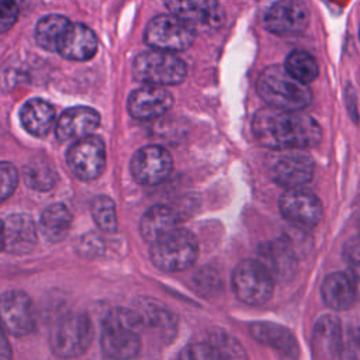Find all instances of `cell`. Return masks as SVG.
Wrapping results in <instances>:
<instances>
[{"label": "cell", "mask_w": 360, "mask_h": 360, "mask_svg": "<svg viewBox=\"0 0 360 360\" xmlns=\"http://www.w3.org/2000/svg\"><path fill=\"white\" fill-rule=\"evenodd\" d=\"M11 350L6 338V330L0 326V360H10Z\"/></svg>", "instance_id": "obj_37"}, {"label": "cell", "mask_w": 360, "mask_h": 360, "mask_svg": "<svg viewBox=\"0 0 360 360\" xmlns=\"http://www.w3.org/2000/svg\"><path fill=\"white\" fill-rule=\"evenodd\" d=\"M359 231H360V219H359Z\"/></svg>", "instance_id": "obj_40"}, {"label": "cell", "mask_w": 360, "mask_h": 360, "mask_svg": "<svg viewBox=\"0 0 360 360\" xmlns=\"http://www.w3.org/2000/svg\"><path fill=\"white\" fill-rule=\"evenodd\" d=\"M179 360H226L214 343H191L180 353Z\"/></svg>", "instance_id": "obj_32"}, {"label": "cell", "mask_w": 360, "mask_h": 360, "mask_svg": "<svg viewBox=\"0 0 360 360\" xmlns=\"http://www.w3.org/2000/svg\"><path fill=\"white\" fill-rule=\"evenodd\" d=\"M100 124V115L94 108L76 105L65 110L58 118L55 132L60 141H77L91 135Z\"/></svg>", "instance_id": "obj_19"}, {"label": "cell", "mask_w": 360, "mask_h": 360, "mask_svg": "<svg viewBox=\"0 0 360 360\" xmlns=\"http://www.w3.org/2000/svg\"><path fill=\"white\" fill-rule=\"evenodd\" d=\"M198 256L195 236L183 228H177L152 243L150 260L163 271H181L188 269Z\"/></svg>", "instance_id": "obj_5"}, {"label": "cell", "mask_w": 360, "mask_h": 360, "mask_svg": "<svg viewBox=\"0 0 360 360\" xmlns=\"http://www.w3.org/2000/svg\"><path fill=\"white\" fill-rule=\"evenodd\" d=\"M129 167L135 181L143 186H155L169 177L173 169V159L165 148L148 145L136 150Z\"/></svg>", "instance_id": "obj_13"}, {"label": "cell", "mask_w": 360, "mask_h": 360, "mask_svg": "<svg viewBox=\"0 0 360 360\" xmlns=\"http://www.w3.org/2000/svg\"><path fill=\"white\" fill-rule=\"evenodd\" d=\"M135 311L138 312L142 325L160 330H167L173 326L172 314L163 305L155 302L153 300L139 301V305Z\"/></svg>", "instance_id": "obj_29"}, {"label": "cell", "mask_w": 360, "mask_h": 360, "mask_svg": "<svg viewBox=\"0 0 360 360\" xmlns=\"http://www.w3.org/2000/svg\"><path fill=\"white\" fill-rule=\"evenodd\" d=\"M263 21L276 35H294L308 27L309 10L302 0H276L267 8Z\"/></svg>", "instance_id": "obj_14"}, {"label": "cell", "mask_w": 360, "mask_h": 360, "mask_svg": "<svg viewBox=\"0 0 360 360\" xmlns=\"http://www.w3.org/2000/svg\"><path fill=\"white\" fill-rule=\"evenodd\" d=\"M177 228L179 217L174 210L166 205H155L149 208L139 222L142 238L150 243L159 240Z\"/></svg>", "instance_id": "obj_24"}, {"label": "cell", "mask_w": 360, "mask_h": 360, "mask_svg": "<svg viewBox=\"0 0 360 360\" xmlns=\"http://www.w3.org/2000/svg\"><path fill=\"white\" fill-rule=\"evenodd\" d=\"M142 321L135 309L114 308L103 323L101 347L111 360H131L141 349Z\"/></svg>", "instance_id": "obj_3"}, {"label": "cell", "mask_w": 360, "mask_h": 360, "mask_svg": "<svg viewBox=\"0 0 360 360\" xmlns=\"http://www.w3.org/2000/svg\"><path fill=\"white\" fill-rule=\"evenodd\" d=\"M38 231L27 214H13L4 221V250L11 255H25L34 249Z\"/></svg>", "instance_id": "obj_20"}, {"label": "cell", "mask_w": 360, "mask_h": 360, "mask_svg": "<svg viewBox=\"0 0 360 360\" xmlns=\"http://www.w3.org/2000/svg\"><path fill=\"white\" fill-rule=\"evenodd\" d=\"M135 80L152 86H174L184 80L187 66L174 52L150 49L141 52L132 63Z\"/></svg>", "instance_id": "obj_4"}, {"label": "cell", "mask_w": 360, "mask_h": 360, "mask_svg": "<svg viewBox=\"0 0 360 360\" xmlns=\"http://www.w3.org/2000/svg\"><path fill=\"white\" fill-rule=\"evenodd\" d=\"M18 18V6L14 0H0V34L13 28Z\"/></svg>", "instance_id": "obj_34"}, {"label": "cell", "mask_w": 360, "mask_h": 360, "mask_svg": "<svg viewBox=\"0 0 360 360\" xmlns=\"http://www.w3.org/2000/svg\"><path fill=\"white\" fill-rule=\"evenodd\" d=\"M339 360H360V339H352L342 345Z\"/></svg>", "instance_id": "obj_36"}, {"label": "cell", "mask_w": 360, "mask_h": 360, "mask_svg": "<svg viewBox=\"0 0 360 360\" xmlns=\"http://www.w3.org/2000/svg\"><path fill=\"white\" fill-rule=\"evenodd\" d=\"M173 104V96L163 86L145 84L128 97V112L136 120H152L163 115Z\"/></svg>", "instance_id": "obj_17"}, {"label": "cell", "mask_w": 360, "mask_h": 360, "mask_svg": "<svg viewBox=\"0 0 360 360\" xmlns=\"http://www.w3.org/2000/svg\"><path fill=\"white\" fill-rule=\"evenodd\" d=\"M91 217L97 226L104 232H114L117 229V214L115 204L107 195H98L91 201L90 205Z\"/></svg>", "instance_id": "obj_31"}, {"label": "cell", "mask_w": 360, "mask_h": 360, "mask_svg": "<svg viewBox=\"0 0 360 360\" xmlns=\"http://www.w3.org/2000/svg\"><path fill=\"white\" fill-rule=\"evenodd\" d=\"M34 308L31 298L17 290L0 295V326L14 335L24 336L34 329Z\"/></svg>", "instance_id": "obj_15"}, {"label": "cell", "mask_w": 360, "mask_h": 360, "mask_svg": "<svg viewBox=\"0 0 360 360\" xmlns=\"http://www.w3.org/2000/svg\"><path fill=\"white\" fill-rule=\"evenodd\" d=\"M93 340V326L87 315L69 314L63 316L51 333V349L62 359L77 357L84 353Z\"/></svg>", "instance_id": "obj_6"}, {"label": "cell", "mask_w": 360, "mask_h": 360, "mask_svg": "<svg viewBox=\"0 0 360 360\" xmlns=\"http://www.w3.org/2000/svg\"><path fill=\"white\" fill-rule=\"evenodd\" d=\"M280 212L294 226L308 229L322 219L319 198L305 187L287 188L280 198Z\"/></svg>", "instance_id": "obj_12"}, {"label": "cell", "mask_w": 360, "mask_h": 360, "mask_svg": "<svg viewBox=\"0 0 360 360\" xmlns=\"http://www.w3.org/2000/svg\"><path fill=\"white\" fill-rule=\"evenodd\" d=\"M284 68L300 82L308 84L318 77L319 68L315 58L302 49H295L285 58Z\"/></svg>", "instance_id": "obj_28"}, {"label": "cell", "mask_w": 360, "mask_h": 360, "mask_svg": "<svg viewBox=\"0 0 360 360\" xmlns=\"http://www.w3.org/2000/svg\"><path fill=\"white\" fill-rule=\"evenodd\" d=\"M343 255L354 266H360V232L350 238L343 248Z\"/></svg>", "instance_id": "obj_35"}, {"label": "cell", "mask_w": 360, "mask_h": 360, "mask_svg": "<svg viewBox=\"0 0 360 360\" xmlns=\"http://www.w3.org/2000/svg\"><path fill=\"white\" fill-rule=\"evenodd\" d=\"M170 14L197 31H215L225 21L218 0H165Z\"/></svg>", "instance_id": "obj_9"}, {"label": "cell", "mask_w": 360, "mask_h": 360, "mask_svg": "<svg viewBox=\"0 0 360 360\" xmlns=\"http://www.w3.org/2000/svg\"><path fill=\"white\" fill-rule=\"evenodd\" d=\"M257 260L274 281H287L297 271V253L284 238L262 243L257 249Z\"/></svg>", "instance_id": "obj_16"}, {"label": "cell", "mask_w": 360, "mask_h": 360, "mask_svg": "<svg viewBox=\"0 0 360 360\" xmlns=\"http://www.w3.org/2000/svg\"><path fill=\"white\" fill-rule=\"evenodd\" d=\"M4 249V222L0 221V250Z\"/></svg>", "instance_id": "obj_39"}, {"label": "cell", "mask_w": 360, "mask_h": 360, "mask_svg": "<svg viewBox=\"0 0 360 360\" xmlns=\"http://www.w3.org/2000/svg\"><path fill=\"white\" fill-rule=\"evenodd\" d=\"M342 328L340 322L333 315H323L321 316L312 333V346L315 353L326 360L339 356L342 349Z\"/></svg>", "instance_id": "obj_22"}, {"label": "cell", "mask_w": 360, "mask_h": 360, "mask_svg": "<svg viewBox=\"0 0 360 360\" xmlns=\"http://www.w3.org/2000/svg\"><path fill=\"white\" fill-rule=\"evenodd\" d=\"M321 295L323 302L338 311L347 309L359 298L354 284L349 273H332L321 285Z\"/></svg>", "instance_id": "obj_23"}, {"label": "cell", "mask_w": 360, "mask_h": 360, "mask_svg": "<svg viewBox=\"0 0 360 360\" xmlns=\"http://www.w3.org/2000/svg\"><path fill=\"white\" fill-rule=\"evenodd\" d=\"M249 329L255 340L276 350L283 360H295L298 357L297 340L287 328L271 322H255Z\"/></svg>", "instance_id": "obj_21"}, {"label": "cell", "mask_w": 360, "mask_h": 360, "mask_svg": "<svg viewBox=\"0 0 360 360\" xmlns=\"http://www.w3.org/2000/svg\"><path fill=\"white\" fill-rule=\"evenodd\" d=\"M18 183L17 169L8 162H0V202L7 200Z\"/></svg>", "instance_id": "obj_33"}, {"label": "cell", "mask_w": 360, "mask_h": 360, "mask_svg": "<svg viewBox=\"0 0 360 360\" xmlns=\"http://www.w3.org/2000/svg\"><path fill=\"white\" fill-rule=\"evenodd\" d=\"M195 31L173 14L153 17L145 28V42L152 49L166 52H181L190 48Z\"/></svg>", "instance_id": "obj_8"}, {"label": "cell", "mask_w": 360, "mask_h": 360, "mask_svg": "<svg viewBox=\"0 0 360 360\" xmlns=\"http://www.w3.org/2000/svg\"><path fill=\"white\" fill-rule=\"evenodd\" d=\"M274 280L259 260H243L232 273L235 295L245 304L262 305L273 294Z\"/></svg>", "instance_id": "obj_7"}, {"label": "cell", "mask_w": 360, "mask_h": 360, "mask_svg": "<svg viewBox=\"0 0 360 360\" xmlns=\"http://www.w3.org/2000/svg\"><path fill=\"white\" fill-rule=\"evenodd\" d=\"M257 93L269 107L301 111L311 104L308 84L295 79L284 66H267L257 79Z\"/></svg>", "instance_id": "obj_2"}, {"label": "cell", "mask_w": 360, "mask_h": 360, "mask_svg": "<svg viewBox=\"0 0 360 360\" xmlns=\"http://www.w3.org/2000/svg\"><path fill=\"white\" fill-rule=\"evenodd\" d=\"M353 284H354V288L357 291V297H360V266H354L352 264V269L350 271H347Z\"/></svg>", "instance_id": "obj_38"}, {"label": "cell", "mask_w": 360, "mask_h": 360, "mask_svg": "<svg viewBox=\"0 0 360 360\" xmlns=\"http://www.w3.org/2000/svg\"><path fill=\"white\" fill-rule=\"evenodd\" d=\"M256 139L273 150H304L319 143L322 131L318 122L300 111L266 107L252 121Z\"/></svg>", "instance_id": "obj_1"}, {"label": "cell", "mask_w": 360, "mask_h": 360, "mask_svg": "<svg viewBox=\"0 0 360 360\" xmlns=\"http://www.w3.org/2000/svg\"><path fill=\"white\" fill-rule=\"evenodd\" d=\"M55 52L69 60L91 59L97 52L96 34L84 24L69 22L56 44Z\"/></svg>", "instance_id": "obj_18"}, {"label": "cell", "mask_w": 360, "mask_h": 360, "mask_svg": "<svg viewBox=\"0 0 360 360\" xmlns=\"http://www.w3.org/2000/svg\"><path fill=\"white\" fill-rule=\"evenodd\" d=\"M69 20L59 14H49L41 18L35 28V39L38 45L46 51H56V44L69 25Z\"/></svg>", "instance_id": "obj_27"}, {"label": "cell", "mask_w": 360, "mask_h": 360, "mask_svg": "<svg viewBox=\"0 0 360 360\" xmlns=\"http://www.w3.org/2000/svg\"><path fill=\"white\" fill-rule=\"evenodd\" d=\"M269 172L280 186L304 187L314 176V162L301 150H276L269 159Z\"/></svg>", "instance_id": "obj_10"}, {"label": "cell", "mask_w": 360, "mask_h": 360, "mask_svg": "<svg viewBox=\"0 0 360 360\" xmlns=\"http://www.w3.org/2000/svg\"><path fill=\"white\" fill-rule=\"evenodd\" d=\"M72 225V214L63 204H52L46 207L39 219V231L42 236L49 242L62 240Z\"/></svg>", "instance_id": "obj_26"}, {"label": "cell", "mask_w": 360, "mask_h": 360, "mask_svg": "<svg viewBox=\"0 0 360 360\" xmlns=\"http://www.w3.org/2000/svg\"><path fill=\"white\" fill-rule=\"evenodd\" d=\"M24 180L28 187L45 191L53 187L56 181V172L45 162H30L24 167Z\"/></svg>", "instance_id": "obj_30"}, {"label": "cell", "mask_w": 360, "mask_h": 360, "mask_svg": "<svg viewBox=\"0 0 360 360\" xmlns=\"http://www.w3.org/2000/svg\"><path fill=\"white\" fill-rule=\"evenodd\" d=\"M66 160L76 177L86 181L94 180L105 167V145L96 135L77 139L69 148Z\"/></svg>", "instance_id": "obj_11"}, {"label": "cell", "mask_w": 360, "mask_h": 360, "mask_svg": "<svg viewBox=\"0 0 360 360\" xmlns=\"http://www.w3.org/2000/svg\"><path fill=\"white\" fill-rule=\"evenodd\" d=\"M20 121L34 136H45L55 124V108L42 98H31L20 110Z\"/></svg>", "instance_id": "obj_25"}]
</instances>
